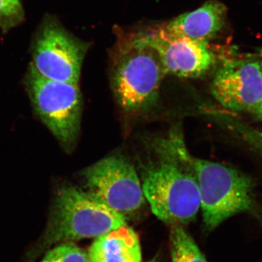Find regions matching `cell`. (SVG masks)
<instances>
[{"mask_svg": "<svg viewBox=\"0 0 262 262\" xmlns=\"http://www.w3.org/2000/svg\"><path fill=\"white\" fill-rule=\"evenodd\" d=\"M143 167L141 186L151 211L172 225H186L201 209L199 186L189 154L178 131L160 139Z\"/></svg>", "mask_w": 262, "mask_h": 262, "instance_id": "cell-1", "label": "cell"}, {"mask_svg": "<svg viewBox=\"0 0 262 262\" xmlns=\"http://www.w3.org/2000/svg\"><path fill=\"white\" fill-rule=\"evenodd\" d=\"M127 226L126 218L80 188H60L53 201L45 234L47 245L96 238Z\"/></svg>", "mask_w": 262, "mask_h": 262, "instance_id": "cell-2", "label": "cell"}, {"mask_svg": "<svg viewBox=\"0 0 262 262\" xmlns=\"http://www.w3.org/2000/svg\"><path fill=\"white\" fill-rule=\"evenodd\" d=\"M165 75L158 52L136 35L120 46L113 65L112 85L117 103L127 113L145 110L156 99Z\"/></svg>", "mask_w": 262, "mask_h": 262, "instance_id": "cell-3", "label": "cell"}, {"mask_svg": "<svg viewBox=\"0 0 262 262\" xmlns=\"http://www.w3.org/2000/svg\"><path fill=\"white\" fill-rule=\"evenodd\" d=\"M26 88L35 113L64 149L75 145L80 130L82 95L78 83L49 80L32 63Z\"/></svg>", "mask_w": 262, "mask_h": 262, "instance_id": "cell-4", "label": "cell"}, {"mask_svg": "<svg viewBox=\"0 0 262 262\" xmlns=\"http://www.w3.org/2000/svg\"><path fill=\"white\" fill-rule=\"evenodd\" d=\"M205 227L213 230L232 215L252 206L251 182L238 170L215 162L194 158Z\"/></svg>", "mask_w": 262, "mask_h": 262, "instance_id": "cell-5", "label": "cell"}, {"mask_svg": "<svg viewBox=\"0 0 262 262\" xmlns=\"http://www.w3.org/2000/svg\"><path fill=\"white\" fill-rule=\"evenodd\" d=\"M88 48L54 17L46 15L32 42L31 63L39 75L49 80L79 83Z\"/></svg>", "mask_w": 262, "mask_h": 262, "instance_id": "cell-6", "label": "cell"}, {"mask_svg": "<svg viewBox=\"0 0 262 262\" xmlns=\"http://www.w3.org/2000/svg\"><path fill=\"white\" fill-rule=\"evenodd\" d=\"M82 174L85 190L125 218L145 203L137 171L120 155L98 160L84 169Z\"/></svg>", "mask_w": 262, "mask_h": 262, "instance_id": "cell-7", "label": "cell"}, {"mask_svg": "<svg viewBox=\"0 0 262 262\" xmlns=\"http://www.w3.org/2000/svg\"><path fill=\"white\" fill-rule=\"evenodd\" d=\"M139 35L158 52L166 75L194 78L206 73L214 63V56L207 42L173 34L164 25Z\"/></svg>", "mask_w": 262, "mask_h": 262, "instance_id": "cell-8", "label": "cell"}, {"mask_svg": "<svg viewBox=\"0 0 262 262\" xmlns=\"http://www.w3.org/2000/svg\"><path fill=\"white\" fill-rule=\"evenodd\" d=\"M211 93L227 110L256 113L262 103L261 66L251 60L226 62L215 75Z\"/></svg>", "mask_w": 262, "mask_h": 262, "instance_id": "cell-9", "label": "cell"}, {"mask_svg": "<svg viewBox=\"0 0 262 262\" xmlns=\"http://www.w3.org/2000/svg\"><path fill=\"white\" fill-rule=\"evenodd\" d=\"M225 5L209 1L190 13L179 15L164 27L169 32L198 41L207 42L220 32L225 23Z\"/></svg>", "mask_w": 262, "mask_h": 262, "instance_id": "cell-10", "label": "cell"}, {"mask_svg": "<svg viewBox=\"0 0 262 262\" xmlns=\"http://www.w3.org/2000/svg\"><path fill=\"white\" fill-rule=\"evenodd\" d=\"M90 262H141L137 234L125 226L96 237L89 251Z\"/></svg>", "mask_w": 262, "mask_h": 262, "instance_id": "cell-11", "label": "cell"}, {"mask_svg": "<svg viewBox=\"0 0 262 262\" xmlns=\"http://www.w3.org/2000/svg\"><path fill=\"white\" fill-rule=\"evenodd\" d=\"M172 262H207L201 250L182 225H173L170 232Z\"/></svg>", "mask_w": 262, "mask_h": 262, "instance_id": "cell-12", "label": "cell"}, {"mask_svg": "<svg viewBox=\"0 0 262 262\" xmlns=\"http://www.w3.org/2000/svg\"><path fill=\"white\" fill-rule=\"evenodd\" d=\"M39 262H90L89 256L74 243H64L53 248Z\"/></svg>", "mask_w": 262, "mask_h": 262, "instance_id": "cell-13", "label": "cell"}, {"mask_svg": "<svg viewBox=\"0 0 262 262\" xmlns=\"http://www.w3.org/2000/svg\"><path fill=\"white\" fill-rule=\"evenodd\" d=\"M24 20L20 0H0V29L3 33L14 28Z\"/></svg>", "mask_w": 262, "mask_h": 262, "instance_id": "cell-14", "label": "cell"}, {"mask_svg": "<svg viewBox=\"0 0 262 262\" xmlns=\"http://www.w3.org/2000/svg\"><path fill=\"white\" fill-rule=\"evenodd\" d=\"M241 134H244L246 136V139L251 142L253 146H254L262 153V133L258 132L257 130L250 129L249 127H237Z\"/></svg>", "mask_w": 262, "mask_h": 262, "instance_id": "cell-15", "label": "cell"}, {"mask_svg": "<svg viewBox=\"0 0 262 262\" xmlns=\"http://www.w3.org/2000/svg\"><path fill=\"white\" fill-rule=\"evenodd\" d=\"M256 113L258 118L262 120V103L260 105L259 107L258 108V110H256Z\"/></svg>", "mask_w": 262, "mask_h": 262, "instance_id": "cell-16", "label": "cell"}, {"mask_svg": "<svg viewBox=\"0 0 262 262\" xmlns=\"http://www.w3.org/2000/svg\"><path fill=\"white\" fill-rule=\"evenodd\" d=\"M148 262H157V261H155V259H153V260H151V261H148Z\"/></svg>", "mask_w": 262, "mask_h": 262, "instance_id": "cell-17", "label": "cell"}, {"mask_svg": "<svg viewBox=\"0 0 262 262\" xmlns=\"http://www.w3.org/2000/svg\"><path fill=\"white\" fill-rule=\"evenodd\" d=\"M261 52H262V51H261ZM261 67H262V66H261Z\"/></svg>", "mask_w": 262, "mask_h": 262, "instance_id": "cell-18", "label": "cell"}]
</instances>
